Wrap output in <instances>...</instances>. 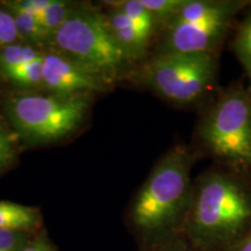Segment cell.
I'll return each mask as SVG.
<instances>
[{
    "label": "cell",
    "mask_w": 251,
    "mask_h": 251,
    "mask_svg": "<svg viewBox=\"0 0 251 251\" xmlns=\"http://www.w3.org/2000/svg\"><path fill=\"white\" fill-rule=\"evenodd\" d=\"M183 230L199 251H221L235 243L251 230V186L233 172L200 175Z\"/></svg>",
    "instance_id": "1"
},
{
    "label": "cell",
    "mask_w": 251,
    "mask_h": 251,
    "mask_svg": "<svg viewBox=\"0 0 251 251\" xmlns=\"http://www.w3.org/2000/svg\"><path fill=\"white\" fill-rule=\"evenodd\" d=\"M193 152L175 146L157 163L130 208V224L147 240L162 241L183 229L192 196Z\"/></svg>",
    "instance_id": "2"
},
{
    "label": "cell",
    "mask_w": 251,
    "mask_h": 251,
    "mask_svg": "<svg viewBox=\"0 0 251 251\" xmlns=\"http://www.w3.org/2000/svg\"><path fill=\"white\" fill-rule=\"evenodd\" d=\"M248 1L187 0L162 26L157 55L218 54L236 15Z\"/></svg>",
    "instance_id": "3"
},
{
    "label": "cell",
    "mask_w": 251,
    "mask_h": 251,
    "mask_svg": "<svg viewBox=\"0 0 251 251\" xmlns=\"http://www.w3.org/2000/svg\"><path fill=\"white\" fill-rule=\"evenodd\" d=\"M52 37L65 56L107 84L130 62L111 33L105 15L92 8L71 9Z\"/></svg>",
    "instance_id": "4"
},
{
    "label": "cell",
    "mask_w": 251,
    "mask_h": 251,
    "mask_svg": "<svg viewBox=\"0 0 251 251\" xmlns=\"http://www.w3.org/2000/svg\"><path fill=\"white\" fill-rule=\"evenodd\" d=\"M206 151L236 169L251 170V105L249 90L233 86L211 106L198 129Z\"/></svg>",
    "instance_id": "5"
},
{
    "label": "cell",
    "mask_w": 251,
    "mask_h": 251,
    "mask_svg": "<svg viewBox=\"0 0 251 251\" xmlns=\"http://www.w3.org/2000/svg\"><path fill=\"white\" fill-rule=\"evenodd\" d=\"M218 55H156L142 68V80L150 89L176 105H192L214 86Z\"/></svg>",
    "instance_id": "6"
},
{
    "label": "cell",
    "mask_w": 251,
    "mask_h": 251,
    "mask_svg": "<svg viewBox=\"0 0 251 251\" xmlns=\"http://www.w3.org/2000/svg\"><path fill=\"white\" fill-rule=\"evenodd\" d=\"M89 100L84 94L49 97L19 96L9 102V118L17 129L34 141H54L74 131L85 117Z\"/></svg>",
    "instance_id": "7"
},
{
    "label": "cell",
    "mask_w": 251,
    "mask_h": 251,
    "mask_svg": "<svg viewBox=\"0 0 251 251\" xmlns=\"http://www.w3.org/2000/svg\"><path fill=\"white\" fill-rule=\"evenodd\" d=\"M43 84L58 97L80 96L106 89V83L71 59L59 54L43 55Z\"/></svg>",
    "instance_id": "8"
},
{
    "label": "cell",
    "mask_w": 251,
    "mask_h": 251,
    "mask_svg": "<svg viewBox=\"0 0 251 251\" xmlns=\"http://www.w3.org/2000/svg\"><path fill=\"white\" fill-rule=\"evenodd\" d=\"M103 15L113 36L125 50L130 61L142 57L146 54L152 36L141 29L129 17H127L114 5H112V9L108 13Z\"/></svg>",
    "instance_id": "9"
},
{
    "label": "cell",
    "mask_w": 251,
    "mask_h": 251,
    "mask_svg": "<svg viewBox=\"0 0 251 251\" xmlns=\"http://www.w3.org/2000/svg\"><path fill=\"white\" fill-rule=\"evenodd\" d=\"M43 226V218L36 207L11 201H0V229L37 234Z\"/></svg>",
    "instance_id": "10"
},
{
    "label": "cell",
    "mask_w": 251,
    "mask_h": 251,
    "mask_svg": "<svg viewBox=\"0 0 251 251\" xmlns=\"http://www.w3.org/2000/svg\"><path fill=\"white\" fill-rule=\"evenodd\" d=\"M36 49L30 46H24L13 43V45L5 47L0 51V71L7 75L15 69L24 67L27 63L41 57Z\"/></svg>",
    "instance_id": "11"
},
{
    "label": "cell",
    "mask_w": 251,
    "mask_h": 251,
    "mask_svg": "<svg viewBox=\"0 0 251 251\" xmlns=\"http://www.w3.org/2000/svg\"><path fill=\"white\" fill-rule=\"evenodd\" d=\"M115 7H118L120 11L129 17L133 20L134 24H136L141 29L146 33L153 35L157 26V23L153 18V15L147 9L141 2V0H126V1L112 2Z\"/></svg>",
    "instance_id": "12"
},
{
    "label": "cell",
    "mask_w": 251,
    "mask_h": 251,
    "mask_svg": "<svg viewBox=\"0 0 251 251\" xmlns=\"http://www.w3.org/2000/svg\"><path fill=\"white\" fill-rule=\"evenodd\" d=\"M9 13L13 15L19 39L39 42L50 37L49 34L41 26L36 15L25 13V12H9Z\"/></svg>",
    "instance_id": "13"
},
{
    "label": "cell",
    "mask_w": 251,
    "mask_h": 251,
    "mask_svg": "<svg viewBox=\"0 0 251 251\" xmlns=\"http://www.w3.org/2000/svg\"><path fill=\"white\" fill-rule=\"evenodd\" d=\"M70 12L71 8L68 2L59 1V0H50L49 5L43 9L42 13L37 18H39L43 29L51 37L62 26V24L64 23Z\"/></svg>",
    "instance_id": "14"
},
{
    "label": "cell",
    "mask_w": 251,
    "mask_h": 251,
    "mask_svg": "<svg viewBox=\"0 0 251 251\" xmlns=\"http://www.w3.org/2000/svg\"><path fill=\"white\" fill-rule=\"evenodd\" d=\"M233 49L251 78V19L247 17L240 25L234 37Z\"/></svg>",
    "instance_id": "15"
},
{
    "label": "cell",
    "mask_w": 251,
    "mask_h": 251,
    "mask_svg": "<svg viewBox=\"0 0 251 251\" xmlns=\"http://www.w3.org/2000/svg\"><path fill=\"white\" fill-rule=\"evenodd\" d=\"M6 77L24 86H35L43 83V55L27 63L24 67L11 71L6 75Z\"/></svg>",
    "instance_id": "16"
},
{
    "label": "cell",
    "mask_w": 251,
    "mask_h": 251,
    "mask_svg": "<svg viewBox=\"0 0 251 251\" xmlns=\"http://www.w3.org/2000/svg\"><path fill=\"white\" fill-rule=\"evenodd\" d=\"M187 0H141L142 5L153 15L157 26H163L179 9Z\"/></svg>",
    "instance_id": "17"
},
{
    "label": "cell",
    "mask_w": 251,
    "mask_h": 251,
    "mask_svg": "<svg viewBox=\"0 0 251 251\" xmlns=\"http://www.w3.org/2000/svg\"><path fill=\"white\" fill-rule=\"evenodd\" d=\"M36 234L0 229V251H21Z\"/></svg>",
    "instance_id": "18"
},
{
    "label": "cell",
    "mask_w": 251,
    "mask_h": 251,
    "mask_svg": "<svg viewBox=\"0 0 251 251\" xmlns=\"http://www.w3.org/2000/svg\"><path fill=\"white\" fill-rule=\"evenodd\" d=\"M19 39L13 15L0 9V49L11 46Z\"/></svg>",
    "instance_id": "19"
},
{
    "label": "cell",
    "mask_w": 251,
    "mask_h": 251,
    "mask_svg": "<svg viewBox=\"0 0 251 251\" xmlns=\"http://www.w3.org/2000/svg\"><path fill=\"white\" fill-rule=\"evenodd\" d=\"M15 156L14 147L11 137L0 126V171L8 168Z\"/></svg>",
    "instance_id": "20"
},
{
    "label": "cell",
    "mask_w": 251,
    "mask_h": 251,
    "mask_svg": "<svg viewBox=\"0 0 251 251\" xmlns=\"http://www.w3.org/2000/svg\"><path fill=\"white\" fill-rule=\"evenodd\" d=\"M21 251H58L55 244L49 240L45 230H41L28 242Z\"/></svg>",
    "instance_id": "21"
},
{
    "label": "cell",
    "mask_w": 251,
    "mask_h": 251,
    "mask_svg": "<svg viewBox=\"0 0 251 251\" xmlns=\"http://www.w3.org/2000/svg\"><path fill=\"white\" fill-rule=\"evenodd\" d=\"M221 251H251V230L247 233L242 238L230 246L225 248Z\"/></svg>",
    "instance_id": "22"
},
{
    "label": "cell",
    "mask_w": 251,
    "mask_h": 251,
    "mask_svg": "<svg viewBox=\"0 0 251 251\" xmlns=\"http://www.w3.org/2000/svg\"><path fill=\"white\" fill-rule=\"evenodd\" d=\"M159 251H199V250H191V249H187V248H185L183 246H172L170 248H166V249H163V250H159Z\"/></svg>",
    "instance_id": "23"
},
{
    "label": "cell",
    "mask_w": 251,
    "mask_h": 251,
    "mask_svg": "<svg viewBox=\"0 0 251 251\" xmlns=\"http://www.w3.org/2000/svg\"><path fill=\"white\" fill-rule=\"evenodd\" d=\"M248 6H249V7H250V12H249V13H248L247 17H249L251 19V1H248Z\"/></svg>",
    "instance_id": "24"
},
{
    "label": "cell",
    "mask_w": 251,
    "mask_h": 251,
    "mask_svg": "<svg viewBox=\"0 0 251 251\" xmlns=\"http://www.w3.org/2000/svg\"><path fill=\"white\" fill-rule=\"evenodd\" d=\"M248 90H249V96H250V105H251V87H250V89H248Z\"/></svg>",
    "instance_id": "25"
}]
</instances>
